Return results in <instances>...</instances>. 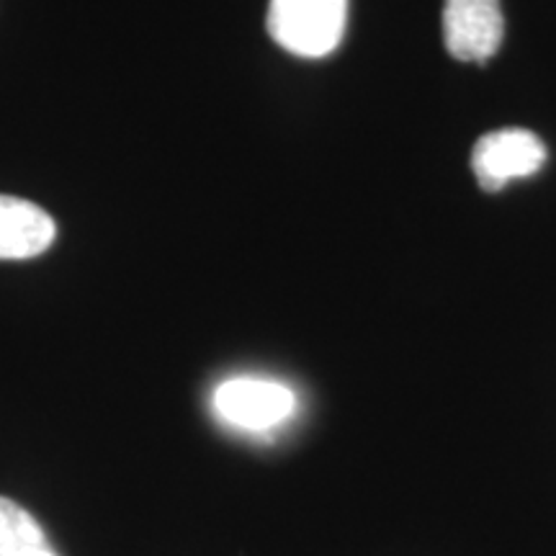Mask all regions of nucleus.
Wrapping results in <instances>:
<instances>
[{
  "label": "nucleus",
  "instance_id": "1",
  "mask_svg": "<svg viewBox=\"0 0 556 556\" xmlns=\"http://www.w3.org/2000/svg\"><path fill=\"white\" fill-rule=\"evenodd\" d=\"M348 0H270L268 34L296 58H325L340 45Z\"/></svg>",
  "mask_w": 556,
  "mask_h": 556
},
{
  "label": "nucleus",
  "instance_id": "3",
  "mask_svg": "<svg viewBox=\"0 0 556 556\" xmlns=\"http://www.w3.org/2000/svg\"><path fill=\"white\" fill-rule=\"evenodd\" d=\"M296 397L289 387L270 379H227L214 392V409L222 420L242 430H270L289 420Z\"/></svg>",
  "mask_w": 556,
  "mask_h": 556
},
{
  "label": "nucleus",
  "instance_id": "4",
  "mask_svg": "<svg viewBox=\"0 0 556 556\" xmlns=\"http://www.w3.org/2000/svg\"><path fill=\"white\" fill-rule=\"evenodd\" d=\"M503 34L500 0H446L443 5V41L451 58L484 65L497 54Z\"/></svg>",
  "mask_w": 556,
  "mask_h": 556
},
{
  "label": "nucleus",
  "instance_id": "6",
  "mask_svg": "<svg viewBox=\"0 0 556 556\" xmlns=\"http://www.w3.org/2000/svg\"><path fill=\"white\" fill-rule=\"evenodd\" d=\"M0 556H58L31 513L9 497H0Z\"/></svg>",
  "mask_w": 556,
  "mask_h": 556
},
{
  "label": "nucleus",
  "instance_id": "5",
  "mask_svg": "<svg viewBox=\"0 0 556 556\" xmlns=\"http://www.w3.org/2000/svg\"><path fill=\"white\" fill-rule=\"evenodd\" d=\"M58 227L45 208L26 199L0 193V261L41 255L54 242Z\"/></svg>",
  "mask_w": 556,
  "mask_h": 556
},
{
  "label": "nucleus",
  "instance_id": "2",
  "mask_svg": "<svg viewBox=\"0 0 556 556\" xmlns=\"http://www.w3.org/2000/svg\"><path fill=\"white\" fill-rule=\"evenodd\" d=\"M546 163V144L528 129H497L471 150V170L484 191H503L510 180L533 176Z\"/></svg>",
  "mask_w": 556,
  "mask_h": 556
}]
</instances>
